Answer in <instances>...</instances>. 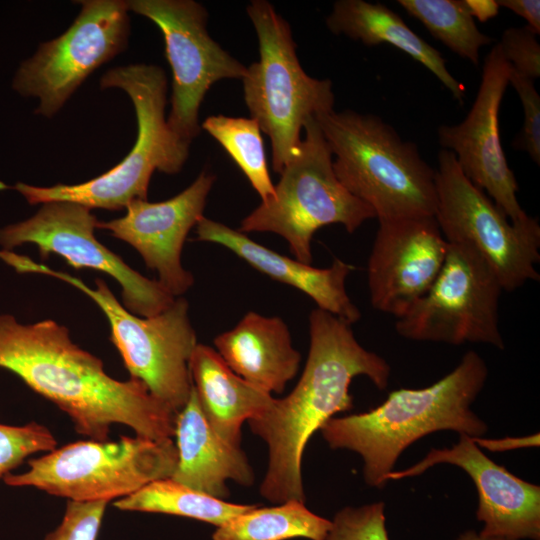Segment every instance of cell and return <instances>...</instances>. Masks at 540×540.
Instances as JSON below:
<instances>
[{
    "mask_svg": "<svg viewBox=\"0 0 540 540\" xmlns=\"http://www.w3.org/2000/svg\"><path fill=\"white\" fill-rule=\"evenodd\" d=\"M0 368L54 403L90 440H109L115 424L156 441L174 437V409L142 381L109 376L102 360L75 344L68 328L54 320L22 324L0 314Z\"/></svg>",
    "mask_w": 540,
    "mask_h": 540,
    "instance_id": "cell-1",
    "label": "cell"
},
{
    "mask_svg": "<svg viewBox=\"0 0 540 540\" xmlns=\"http://www.w3.org/2000/svg\"><path fill=\"white\" fill-rule=\"evenodd\" d=\"M310 344L295 388L248 421L268 446V467L260 494L270 502H305L302 458L312 435L335 414L353 408L352 379L364 375L379 389L388 386L391 368L356 340L351 324L320 308L309 315Z\"/></svg>",
    "mask_w": 540,
    "mask_h": 540,
    "instance_id": "cell-2",
    "label": "cell"
},
{
    "mask_svg": "<svg viewBox=\"0 0 540 540\" xmlns=\"http://www.w3.org/2000/svg\"><path fill=\"white\" fill-rule=\"evenodd\" d=\"M487 377L485 361L470 350L432 385L394 390L379 406L333 417L320 431L331 449L358 453L366 484L382 488L403 451L420 438L443 430L473 438L487 433V424L471 409Z\"/></svg>",
    "mask_w": 540,
    "mask_h": 540,
    "instance_id": "cell-3",
    "label": "cell"
},
{
    "mask_svg": "<svg viewBox=\"0 0 540 540\" xmlns=\"http://www.w3.org/2000/svg\"><path fill=\"white\" fill-rule=\"evenodd\" d=\"M315 120L335 156L336 177L379 222L435 216L436 170L415 143L373 114L333 109Z\"/></svg>",
    "mask_w": 540,
    "mask_h": 540,
    "instance_id": "cell-4",
    "label": "cell"
},
{
    "mask_svg": "<svg viewBox=\"0 0 540 540\" xmlns=\"http://www.w3.org/2000/svg\"><path fill=\"white\" fill-rule=\"evenodd\" d=\"M100 86L119 88L130 97L137 119V138L123 160L109 171L79 184L39 187L19 182L14 189L31 205L70 201L91 209L119 210L133 200H147L155 170L166 174L180 172L189 156L190 145L180 141L169 128L165 107L167 78L155 65L131 64L106 71Z\"/></svg>",
    "mask_w": 540,
    "mask_h": 540,
    "instance_id": "cell-5",
    "label": "cell"
},
{
    "mask_svg": "<svg viewBox=\"0 0 540 540\" xmlns=\"http://www.w3.org/2000/svg\"><path fill=\"white\" fill-rule=\"evenodd\" d=\"M246 12L256 31L259 60L242 79L251 118L271 141L272 168L280 173L298 154L305 123L333 110L329 79L309 76L302 68L289 23L266 0H253Z\"/></svg>",
    "mask_w": 540,
    "mask_h": 540,
    "instance_id": "cell-6",
    "label": "cell"
},
{
    "mask_svg": "<svg viewBox=\"0 0 540 540\" xmlns=\"http://www.w3.org/2000/svg\"><path fill=\"white\" fill-rule=\"evenodd\" d=\"M0 259L19 273L49 275L89 296L106 315L110 339L130 377L142 381L151 394L177 413L185 406L193 386L189 361L198 344L185 298L176 297L159 314L140 317L123 307L102 279H96L92 289L77 277L12 251L0 250Z\"/></svg>",
    "mask_w": 540,
    "mask_h": 540,
    "instance_id": "cell-7",
    "label": "cell"
},
{
    "mask_svg": "<svg viewBox=\"0 0 540 540\" xmlns=\"http://www.w3.org/2000/svg\"><path fill=\"white\" fill-rule=\"evenodd\" d=\"M298 154L280 173L274 195L262 201L240 224L239 231L272 232L283 237L295 258L312 263L314 233L341 224L353 233L376 218L371 207L352 195L333 170L332 153L322 131L310 118Z\"/></svg>",
    "mask_w": 540,
    "mask_h": 540,
    "instance_id": "cell-8",
    "label": "cell"
},
{
    "mask_svg": "<svg viewBox=\"0 0 540 540\" xmlns=\"http://www.w3.org/2000/svg\"><path fill=\"white\" fill-rule=\"evenodd\" d=\"M178 453L172 439L135 435L117 441L84 440L28 460L25 472L3 477L11 487H34L79 502L110 501L170 478Z\"/></svg>",
    "mask_w": 540,
    "mask_h": 540,
    "instance_id": "cell-9",
    "label": "cell"
},
{
    "mask_svg": "<svg viewBox=\"0 0 540 540\" xmlns=\"http://www.w3.org/2000/svg\"><path fill=\"white\" fill-rule=\"evenodd\" d=\"M435 219L448 243L473 247L498 277L502 289L514 291L539 281L540 226L537 219L513 223L494 201L470 182L446 149L438 153Z\"/></svg>",
    "mask_w": 540,
    "mask_h": 540,
    "instance_id": "cell-10",
    "label": "cell"
},
{
    "mask_svg": "<svg viewBox=\"0 0 540 540\" xmlns=\"http://www.w3.org/2000/svg\"><path fill=\"white\" fill-rule=\"evenodd\" d=\"M502 291L498 277L473 247L448 243L434 283L397 319L395 329L413 341L483 343L503 350L498 314Z\"/></svg>",
    "mask_w": 540,
    "mask_h": 540,
    "instance_id": "cell-11",
    "label": "cell"
},
{
    "mask_svg": "<svg viewBox=\"0 0 540 540\" xmlns=\"http://www.w3.org/2000/svg\"><path fill=\"white\" fill-rule=\"evenodd\" d=\"M72 25L42 43L13 79L19 94L37 97L36 114L53 117L99 66L123 52L130 34L129 9L123 0H82Z\"/></svg>",
    "mask_w": 540,
    "mask_h": 540,
    "instance_id": "cell-12",
    "label": "cell"
},
{
    "mask_svg": "<svg viewBox=\"0 0 540 540\" xmlns=\"http://www.w3.org/2000/svg\"><path fill=\"white\" fill-rule=\"evenodd\" d=\"M129 11L154 22L165 42L173 76L167 124L185 144L201 133L199 110L210 87L223 79L242 80L247 67L209 34L208 12L194 0H130Z\"/></svg>",
    "mask_w": 540,
    "mask_h": 540,
    "instance_id": "cell-13",
    "label": "cell"
},
{
    "mask_svg": "<svg viewBox=\"0 0 540 540\" xmlns=\"http://www.w3.org/2000/svg\"><path fill=\"white\" fill-rule=\"evenodd\" d=\"M97 218L92 209L70 201L43 203L32 217L0 229V245L11 251L35 244L42 259L50 253L62 256L73 268L104 272L122 288L124 307L140 317L167 309L175 300L157 280L135 271L95 237Z\"/></svg>",
    "mask_w": 540,
    "mask_h": 540,
    "instance_id": "cell-14",
    "label": "cell"
},
{
    "mask_svg": "<svg viewBox=\"0 0 540 540\" xmlns=\"http://www.w3.org/2000/svg\"><path fill=\"white\" fill-rule=\"evenodd\" d=\"M510 65L498 43L486 55L479 89L466 118L438 128L442 149L451 151L464 176L482 189L513 223L529 215L518 199L519 190L499 134V110L509 84Z\"/></svg>",
    "mask_w": 540,
    "mask_h": 540,
    "instance_id": "cell-15",
    "label": "cell"
},
{
    "mask_svg": "<svg viewBox=\"0 0 540 540\" xmlns=\"http://www.w3.org/2000/svg\"><path fill=\"white\" fill-rule=\"evenodd\" d=\"M447 251L434 216L379 222L367 265L374 309L404 316L434 283Z\"/></svg>",
    "mask_w": 540,
    "mask_h": 540,
    "instance_id": "cell-16",
    "label": "cell"
},
{
    "mask_svg": "<svg viewBox=\"0 0 540 540\" xmlns=\"http://www.w3.org/2000/svg\"><path fill=\"white\" fill-rule=\"evenodd\" d=\"M214 182L213 174L202 171L176 196L162 202L133 200L123 217L98 221L97 228L134 247L146 266L158 274L157 281L179 297L194 283L193 275L182 266L183 245L189 231L204 216Z\"/></svg>",
    "mask_w": 540,
    "mask_h": 540,
    "instance_id": "cell-17",
    "label": "cell"
},
{
    "mask_svg": "<svg viewBox=\"0 0 540 540\" xmlns=\"http://www.w3.org/2000/svg\"><path fill=\"white\" fill-rule=\"evenodd\" d=\"M437 464L464 470L478 492L477 519L484 522V537L503 540H540V487L529 483L486 456L472 437L459 435L451 448H432L426 456L387 481L418 476Z\"/></svg>",
    "mask_w": 540,
    "mask_h": 540,
    "instance_id": "cell-18",
    "label": "cell"
},
{
    "mask_svg": "<svg viewBox=\"0 0 540 540\" xmlns=\"http://www.w3.org/2000/svg\"><path fill=\"white\" fill-rule=\"evenodd\" d=\"M195 227L197 240L228 248L256 270L302 291L318 308L351 325L361 318L360 310L349 298L345 287L354 266L335 259L328 268H315L268 249L239 230L204 216Z\"/></svg>",
    "mask_w": 540,
    "mask_h": 540,
    "instance_id": "cell-19",
    "label": "cell"
},
{
    "mask_svg": "<svg viewBox=\"0 0 540 540\" xmlns=\"http://www.w3.org/2000/svg\"><path fill=\"white\" fill-rule=\"evenodd\" d=\"M174 437L178 461L172 480L218 499L228 497V480L246 487L253 484L255 476L246 455L212 429L193 386L177 413Z\"/></svg>",
    "mask_w": 540,
    "mask_h": 540,
    "instance_id": "cell-20",
    "label": "cell"
},
{
    "mask_svg": "<svg viewBox=\"0 0 540 540\" xmlns=\"http://www.w3.org/2000/svg\"><path fill=\"white\" fill-rule=\"evenodd\" d=\"M215 350L238 376L267 393H282L297 374L300 353L279 317L248 312L214 339Z\"/></svg>",
    "mask_w": 540,
    "mask_h": 540,
    "instance_id": "cell-21",
    "label": "cell"
},
{
    "mask_svg": "<svg viewBox=\"0 0 540 540\" xmlns=\"http://www.w3.org/2000/svg\"><path fill=\"white\" fill-rule=\"evenodd\" d=\"M189 370L209 425L225 441L240 447L243 423L263 413L274 398L234 373L215 349L204 344L195 347Z\"/></svg>",
    "mask_w": 540,
    "mask_h": 540,
    "instance_id": "cell-22",
    "label": "cell"
},
{
    "mask_svg": "<svg viewBox=\"0 0 540 540\" xmlns=\"http://www.w3.org/2000/svg\"><path fill=\"white\" fill-rule=\"evenodd\" d=\"M326 25L333 34L345 35L368 47L383 43L396 47L431 71L463 104L466 88L449 72L445 58L387 6L364 0H338Z\"/></svg>",
    "mask_w": 540,
    "mask_h": 540,
    "instance_id": "cell-23",
    "label": "cell"
},
{
    "mask_svg": "<svg viewBox=\"0 0 540 540\" xmlns=\"http://www.w3.org/2000/svg\"><path fill=\"white\" fill-rule=\"evenodd\" d=\"M113 505L122 511L178 515L208 522L217 527L257 506L226 502L171 478L153 481L135 493L116 500Z\"/></svg>",
    "mask_w": 540,
    "mask_h": 540,
    "instance_id": "cell-24",
    "label": "cell"
},
{
    "mask_svg": "<svg viewBox=\"0 0 540 540\" xmlns=\"http://www.w3.org/2000/svg\"><path fill=\"white\" fill-rule=\"evenodd\" d=\"M332 522L306 508L304 502L289 500L278 506L244 512L219 526L213 540H324Z\"/></svg>",
    "mask_w": 540,
    "mask_h": 540,
    "instance_id": "cell-25",
    "label": "cell"
},
{
    "mask_svg": "<svg viewBox=\"0 0 540 540\" xmlns=\"http://www.w3.org/2000/svg\"><path fill=\"white\" fill-rule=\"evenodd\" d=\"M432 36L453 53L478 65L479 52L494 39L479 31L466 0H398Z\"/></svg>",
    "mask_w": 540,
    "mask_h": 540,
    "instance_id": "cell-26",
    "label": "cell"
},
{
    "mask_svg": "<svg viewBox=\"0 0 540 540\" xmlns=\"http://www.w3.org/2000/svg\"><path fill=\"white\" fill-rule=\"evenodd\" d=\"M230 155L247 177L262 201L274 195L264 142L258 122L253 118L212 115L201 124Z\"/></svg>",
    "mask_w": 540,
    "mask_h": 540,
    "instance_id": "cell-27",
    "label": "cell"
},
{
    "mask_svg": "<svg viewBox=\"0 0 540 540\" xmlns=\"http://www.w3.org/2000/svg\"><path fill=\"white\" fill-rule=\"evenodd\" d=\"M57 440L44 425L29 422L21 426L0 424V479L20 466L30 455L56 449Z\"/></svg>",
    "mask_w": 540,
    "mask_h": 540,
    "instance_id": "cell-28",
    "label": "cell"
},
{
    "mask_svg": "<svg viewBox=\"0 0 540 540\" xmlns=\"http://www.w3.org/2000/svg\"><path fill=\"white\" fill-rule=\"evenodd\" d=\"M385 504L375 502L338 511L324 540H389Z\"/></svg>",
    "mask_w": 540,
    "mask_h": 540,
    "instance_id": "cell-29",
    "label": "cell"
},
{
    "mask_svg": "<svg viewBox=\"0 0 540 540\" xmlns=\"http://www.w3.org/2000/svg\"><path fill=\"white\" fill-rule=\"evenodd\" d=\"M516 90L524 111V123L512 143L516 150L525 151L531 159L540 164V96L534 81L515 72L510 66L508 78Z\"/></svg>",
    "mask_w": 540,
    "mask_h": 540,
    "instance_id": "cell-30",
    "label": "cell"
},
{
    "mask_svg": "<svg viewBox=\"0 0 540 540\" xmlns=\"http://www.w3.org/2000/svg\"><path fill=\"white\" fill-rule=\"evenodd\" d=\"M108 503L68 500L61 523L44 540H96Z\"/></svg>",
    "mask_w": 540,
    "mask_h": 540,
    "instance_id": "cell-31",
    "label": "cell"
},
{
    "mask_svg": "<svg viewBox=\"0 0 540 540\" xmlns=\"http://www.w3.org/2000/svg\"><path fill=\"white\" fill-rule=\"evenodd\" d=\"M529 26L509 27L504 30L498 45L511 68L535 81L540 76V45Z\"/></svg>",
    "mask_w": 540,
    "mask_h": 540,
    "instance_id": "cell-32",
    "label": "cell"
},
{
    "mask_svg": "<svg viewBox=\"0 0 540 540\" xmlns=\"http://www.w3.org/2000/svg\"><path fill=\"white\" fill-rule=\"evenodd\" d=\"M473 441L479 447H483L492 452H504L520 448H530L539 446V433L523 437H505L500 439H487L475 437Z\"/></svg>",
    "mask_w": 540,
    "mask_h": 540,
    "instance_id": "cell-33",
    "label": "cell"
},
{
    "mask_svg": "<svg viewBox=\"0 0 540 540\" xmlns=\"http://www.w3.org/2000/svg\"><path fill=\"white\" fill-rule=\"evenodd\" d=\"M498 7H504L521 16L527 21V26L536 33L540 32V1L539 0H498Z\"/></svg>",
    "mask_w": 540,
    "mask_h": 540,
    "instance_id": "cell-34",
    "label": "cell"
},
{
    "mask_svg": "<svg viewBox=\"0 0 540 540\" xmlns=\"http://www.w3.org/2000/svg\"><path fill=\"white\" fill-rule=\"evenodd\" d=\"M472 16L480 21H486L498 13L495 1H467Z\"/></svg>",
    "mask_w": 540,
    "mask_h": 540,
    "instance_id": "cell-35",
    "label": "cell"
},
{
    "mask_svg": "<svg viewBox=\"0 0 540 540\" xmlns=\"http://www.w3.org/2000/svg\"><path fill=\"white\" fill-rule=\"evenodd\" d=\"M457 540H503V539L498 538V537H484V536H481L480 534H477L473 530H469L462 533L458 537Z\"/></svg>",
    "mask_w": 540,
    "mask_h": 540,
    "instance_id": "cell-36",
    "label": "cell"
}]
</instances>
